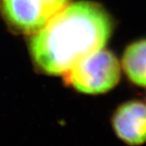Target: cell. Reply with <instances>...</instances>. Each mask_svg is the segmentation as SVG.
I'll list each match as a JSON object with an SVG mask.
<instances>
[{"label": "cell", "instance_id": "5b68a950", "mask_svg": "<svg viewBox=\"0 0 146 146\" xmlns=\"http://www.w3.org/2000/svg\"><path fill=\"white\" fill-rule=\"evenodd\" d=\"M123 68L132 83L146 87V40L137 41L126 49Z\"/></svg>", "mask_w": 146, "mask_h": 146}, {"label": "cell", "instance_id": "277c9868", "mask_svg": "<svg viewBox=\"0 0 146 146\" xmlns=\"http://www.w3.org/2000/svg\"><path fill=\"white\" fill-rule=\"evenodd\" d=\"M115 135L128 146H141L146 143V104L131 100L115 110L111 119Z\"/></svg>", "mask_w": 146, "mask_h": 146}, {"label": "cell", "instance_id": "7a4b0ae2", "mask_svg": "<svg viewBox=\"0 0 146 146\" xmlns=\"http://www.w3.org/2000/svg\"><path fill=\"white\" fill-rule=\"evenodd\" d=\"M120 80L119 63L112 52L100 50L83 58L64 73V82L79 92L105 94Z\"/></svg>", "mask_w": 146, "mask_h": 146}, {"label": "cell", "instance_id": "3957f363", "mask_svg": "<svg viewBox=\"0 0 146 146\" xmlns=\"http://www.w3.org/2000/svg\"><path fill=\"white\" fill-rule=\"evenodd\" d=\"M71 0H0V12L11 29L33 35Z\"/></svg>", "mask_w": 146, "mask_h": 146}, {"label": "cell", "instance_id": "6da1fadb", "mask_svg": "<svg viewBox=\"0 0 146 146\" xmlns=\"http://www.w3.org/2000/svg\"><path fill=\"white\" fill-rule=\"evenodd\" d=\"M112 29L110 16L98 3L68 5L32 36L33 63L48 75L64 74L83 58L103 49Z\"/></svg>", "mask_w": 146, "mask_h": 146}]
</instances>
